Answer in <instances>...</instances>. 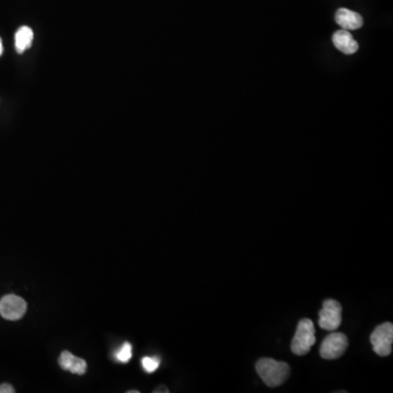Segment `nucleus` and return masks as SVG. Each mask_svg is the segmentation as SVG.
<instances>
[{
	"instance_id": "obj_7",
	"label": "nucleus",
	"mask_w": 393,
	"mask_h": 393,
	"mask_svg": "<svg viewBox=\"0 0 393 393\" xmlns=\"http://www.w3.org/2000/svg\"><path fill=\"white\" fill-rule=\"evenodd\" d=\"M335 21L344 30H357L364 24L363 18L360 14L345 8L337 10L335 14Z\"/></svg>"
},
{
	"instance_id": "obj_4",
	"label": "nucleus",
	"mask_w": 393,
	"mask_h": 393,
	"mask_svg": "<svg viewBox=\"0 0 393 393\" xmlns=\"http://www.w3.org/2000/svg\"><path fill=\"white\" fill-rule=\"evenodd\" d=\"M342 306L335 300L323 302V309L319 311V325L323 330L335 331L341 325Z\"/></svg>"
},
{
	"instance_id": "obj_15",
	"label": "nucleus",
	"mask_w": 393,
	"mask_h": 393,
	"mask_svg": "<svg viewBox=\"0 0 393 393\" xmlns=\"http://www.w3.org/2000/svg\"><path fill=\"white\" fill-rule=\"evenodd\" d=\"M3 52H4L3 41H1V38H0V56L3 55Z\"/></svg>"
},
{
	"instance_id": "obj_2",
	"label": "nucleus",
	"mask_w": 393,
	"mask_h": 393,
	"mask_svg": "<svg viewBox=\"0 0 393 393\" xmlns=\"http://www.w3.org/2000/svg\"><path fill=\"white\" fill-rule=\"evenodd\" d=\"M316 343V331L314 323L310 319H302L290 344V350L295 355L303 356L309 353Z\"/></svg>"
},
{
	"instance_id": "obj_11",
	"label": "nucleus",
	"mask_w": 393,
	"mask_h": 393,
	"mask_svg": "<svg viewBox=\"0 0 393 393\" xmlns=\"http://www.w3.org/2000/svg\"><path fill=\"white\" fill-rule=\"evenodd\" d=\"M115 360L122 364L128 363L132 357V347L129 342H125L117 352H115Z\"/></svg>"
},
{
	"instance_id": "obj_8",
	"label": "nucleus",
	"mask_w": 393,
	"mask_h": 393,
	"mask_svg": "<svg viewBox=\"0 0 393 393\" xmlns=\"http://www.w3.org/2000/svg\"><path fill=\"white\" fill-rule=\"evenodd\" d=\"M59 366L63 370H68L73 374H85L87 372V363L85 360L77 357L68 351H63L59 356Z\"/></svg>"
},
{
	"instance_id": "obj_12",
	"label": "nucleus",
	"mask_w": 393,
	"mask_h": 393,
	"mask_svg": "<svg viewBox=\"0 0 393 393\" xmlns=\"http://www.w3.org/2000/svg\"><path fill=\"white\" fill-rule=\"evenodd\" d=\"M159 364H161V360L157 356H145L141 360V365L147 374H152L155 370H157Z\"/></svg>"
},
{
	"instance_id": "obj_10",
	"label": "nucleus",
	"mask_w": 393,
	"mask_h": 393,
	"mask_svg": "<svg viewBox=\"0 0 393 393\" xmlns=\"http://www.w3.org/2000/svg\"><path fill=\"white\" fill-rule=\"evenodd\" d=\"M33 38H34V34H33L32 28H28V26H22L16 31V38H14L16 40V52L22 54V53L26 52V49L30 48Z\"/></svg>"
},
{
	"instance_id": "obj_6",
	"label": "nucleus",
	"mask_w": 393,
	"mask_h": 393,
	"mask_svg": "<svg viewBox=\"0 0 393 393\" xmlns=\"http://www.w3.org/2000/svg\"><path fill=\"white\" fill-rule=\"evenodd\" d=\"M26 300L16 295H6L0 300V315L6 320H19L26 315Z\"/></svg>"
},
{
	"instance_id": "obj_13",
	"label": "nucleus",
	"mask_w": 393,
	"mask_h": 393,
	"mask_svg": "<svg viewBox=\"0 0 393 393\" xmlns=\"http://www.w3.org/2000/svg\"><path fill=\"white\" fill-rule=\"evenodd\" d=\"M14 389L11 384H4L0 386V393H14Z\"/></svg>"
},
{
	"instance_id": "obj_9",
	"label": "nucleus",
	"mask_w": 393,
	"mask_h": 393,
	"mask_svg": "<svg viewBox=\"0 0 393 393\" xmlns=\"http://www.w3.org/2000/svg\"><path fill=\"white\" fill-rule=\"evenodd\" d=\"M333 44L339 51L347 55L357 52L358 44L347 30H339L333 34Z\"/></svg>"
},
{
	"instance_id": "obj_3",
	"label": "nucleus",
	"mask_w": 393,
	"mask_h": 393,
	"mask_svg": "<svg viewBox=\"0 0 393 393\" xmlns=\"http://www.w3.org/2000/svg\"><path fill=\"white\" fill-rule=\"evenodd\" d=\"M372 349L379 356H389L392 351L393 325L384 323L378 325L370 335Z\"/></svg>"
},
{
	"instance_id": "obj_14",
	"label": "nucleus",
	"mask_w": 393,
	"mask_h": 393,
	"mask_svg": "<svg viewBox=\"0 0 393 393\" xmlns=\"http://www.w3.org/2000/svg\"><path fill=\"white\" fill-rule=\"evenodd\" d=\"M157 392L169 393V390L167 388V387H159V388H157V390H154V393Z\"/></svg>"
},
{
	"instance_id": "obj_1",
	"label": "nucleus",
	"mask_w": 393,
	"mask_h": 393,
	"mask_svg": "<svg viewBox=\"0 0 393 393\" xmlns=\"http://www.w3.org/2000/svg\"><path fill=\"white\" fill-rule=\"evenodd\" d=\"M256 370L267 386L271 388L281 386L288 380L290 368L284 362L273 358H261L256 364Z\"/></svg>"
},
{
	"instance_id": "obj_5",
	"label": "nucleus",
	"mask_w": 393,
	"mask_h": 393,
	"mask_svg": "<svg viewBox=\"0 0 393 393\" xmlns=\"http://www.w3.org/2000/svg\"><path fill=\"white\" fill-rule=\"evenodd\" d=\"M349 341L343 333H331L321 344L320 356L325 360H337L345 353Z\"/></svg>"
}]
</instances>
